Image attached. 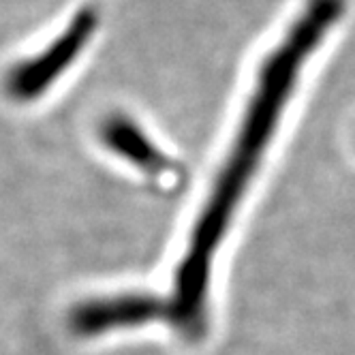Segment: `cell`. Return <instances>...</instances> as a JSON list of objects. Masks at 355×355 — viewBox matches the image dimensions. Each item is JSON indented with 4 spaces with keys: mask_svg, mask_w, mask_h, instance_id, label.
I'll return each instance as SVG.
<instances>
[{
    "mask_svg": "<svg viewBox=\"0 0 355 355\" xmlns=\"http://www.w3.org/2000/svg\"><path fill=\"white\" fill-rule=\"evenodd\" d=\"M96 26L98 11L94 7H82L45 49H41L37 56L24 58L7 71L3 82L5 94L15 103H31L41 98L80 58Z\"/></svg>",
    "mask_w": 355,
    "mask_h": 355,
    "instance_id": "6da1fadb",
    "label": "cell"
},
{
    "mask_svg": "<svg viewBox=\"0 0 355 355\" xmlns=\"http://www.w3.org/2000/svg\"><path fill=\"white\" fill-rule=\"evenodd\" d=\"M101 137L118 155L135 161L137 165H144L152 169V165L157 163V150L150 146L148 137L141 133L137 124H133L129 118L124 116H110L103 122L101 129Z\"/></svg>",
    "mask_w": 355,
    "mask_h": 355,
    "instance_id": "7a4b0ae2",
    "label": "cell"
}]
</instances>
